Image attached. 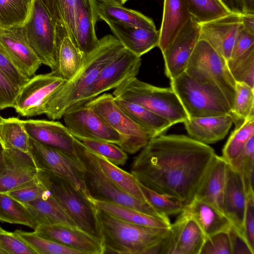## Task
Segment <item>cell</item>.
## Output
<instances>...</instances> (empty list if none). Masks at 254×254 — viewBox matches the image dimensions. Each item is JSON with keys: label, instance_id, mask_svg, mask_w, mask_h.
Listing matches in <instances>:
<instances>
[{"label": "cell", "instance_id": "cell-1", "mask_svg": "<svg viewBox=\"0 0 254 254\" xmlns=\"http://www.w3.org/2000/svg\"><path fill=\"white\" fill-rule=\"evenodd\" d=\"M216 155L210 146L191 137L161 134L134 158L131 174L143 186L184 206L194 198Z\"/></svg>", "mask_w": 254, "mask_h": 254}, {"label": "cell", "instance_id": "cell-2", "mask_svg": "<svg viewBox=\"0 0 254 254\" xmlns=\"http://www.w3.org/2000/svg\"><path fill=\"white\" fill-rule=\"evenodd\" d=\"M124 48L112 35L99 40L96 47L85 57L80 70L65 82L49 101L45 114L48 118L52 120L60 119L66 112L77 107L103 68Z\"/></svg>", "mask_w": 254, "mask_h": 254}, {"label": "cell", "instance_id": "cell-3", "mask_svg": "<svg viewBox=\"0 0 254 254\" xmlns=\"http://www.w3.org/2000/svg\"><path fill=\"white\" fill-rule=\"evenodd\" d=\"M96 210L104 254H159L161 244L168 236L170 228L134 224L97 208Z\"/></svg>", "mask_w": 254, "mask_h": 254}, {"label": "cell", "instance_id": "cell-4", "mask_svg": "<svg viewBox=\"0 0 254 254\" xmlns=\"http://www.w3.org/2000/svg\"><path fill=\"white\" fill-rule=\"evenodd\" d=\"M37 177L79 229L102 242L97 210L93 200L60 175L38 170Z\"/></svg>", "mask_w": 254, "mask_h": 254}, {"label": "cell", "instance_id": "cell-5", "mask_svg": "<svg viewBox=\"0 0 254 254\" xmlns=\"http://www.w3.org/2000/svg\"><path fill=\"white\" fill-rule=\"evenodd\" d=\"M115 98L130 102L168 120L172 125L184 123L189 117L177 95L170 87H158L136 77L129 78L115 88Z\"/></svg>", "mask_w": 254, "mask_h": 254}, {"label": "cell", "instance_id": "cell-6", "mask_svg": "<svg viewBox=\"0 0 254 254\" xmlns=\"http://www.w3.org/2000/svg\"><path fill=\"white\" fill-rule=\"evenodd\" d=\"M73 143L76 156L84 167L86 186L93 199L127 206L158 218H169L118 188L102 172L95 153L74 137Z\"/></svg>", "mask_w": 254, "mask_h": 254}, {"label": "cell", "instance_id": "cell-7", "mask_svg": "<svg viewBox=\"0 0 254 254\" xmlns=\"http://www.w3.org/2000/svg\"><path fill=\"white\" fill-rule=\"evenodd\" d=\"M185 72L200 84L219 89L231 109L236 81L228 69L226 60L205 39L200 37L196 43Z\"/></svg>", "mask_w": 254, "mask_h": 254}, {"label": "cell", "instance_id": "cell-8", "mask_svg": "<svg viewBox=\"0 0 254 254\" xmlns=\"http://www.w3.org/2000/svg\"><path fill=\"white\" fill-rule=\"evenodd\" d=\"M170 81L189 118L230 115L231 107L219 89L200 84L185 72Z\"/></svg>", "mask_w": 254, "mask_h": 254}, {"label": "cell", "instance_id": "cell-9", "mask_svg": "<svg viewBox=\"0 0 254 254\" xmlns=\"http://www.w3.org/2000/svg\"><path fill=\"white\" fill-rule=\"evenodd\" d=\"M105 120L120 136L119 146L126 153L134 154L142 149L152 138L154 131L132 121L117 105L112 94L104 93L85 103Z\"/></svg>", "mask_w": 254, "mask_h": 254}, {"label": "cell", "instance_id": "cell-10", "mask_svg": "<svg viewBox=\"0 0 254 254\" xmlns=\"http://www.w3.org/2000/svg\"><path fill=\"white\" fill-rule=\"evenodd\" d=\"M56 25L40 0H33L29 16L22 25L27 40L41 64L51 71L57 68Z\"/></svg>", "mask_w": 254, "mask_h": 254}, {"label": "cell", "instance_id": "cell-11", "mask_svg": "<svg viewBox=\"0 0 254 254\" xmlns=\"http://www.w3.org/2000/svg\"><path fill=\"white\" fill-rule=\"evenodd\" d=\"M28 153L38 170L49 171L63 177L86 197L93 200L85 183L83 165L77 157L41 144L30 137Z\"/></svg>", "mask_w": 254, "mask_h": 254}, {"label": "cell", "instance_id": "cell-12", "mask_svg": "<svg viewBox=\"0 0 254 254\" xmlns=\"http://www.w3.org/2000/svg\"><path fill=\"white\" fill-rule=\"evenodd\" d=\"M65 80L51 71L30 78L16 96L13 108L22 117L46 114L48 103Z\"/></svg>", "mask_w": 254, "mask_h": 254}, {"label": "cell", "instance_id": "cell-13", "mask_svg": "<svg viewBox=\"0 0 254 254\" xmlns=\"http://www.w3.org/2000/svg\"><path fill=\"white\" fill-rule=\"evenodd\" d=\"M141 60L124 48L101 70L94 83L80 99L78 106L84 105L101 93L116 88L126 80L136 77Z\"/></svg>", "mask_w": 254, "mask_h": 254}, {"label": "cell", "instance_id": "cell-14", "mask_svg": "<svg viewBox=\"0 0 254 254\" xmlns=\"http://www.w3.org/2000/svg\"><path fill=\"white\" fill-rule=\"evenodd\" d=\"M63 117L65 126L76 138L104 141L117 145L120 143L119 133L85 105L66 112Z\"/></svg>", "mask_w": 254, "mask_h": 254}, {"label": "cell", "instance_id": "cell-15", "mask_svg": "<svg viewBox=\"0 0 254 254\" xmlns=\"http://www.w3.org/2000/svg\"><path fill=\"white\" fill-rule=\"evenodd\" d=\"M200 36V24L190 18L162 53L165 62V73L170 80L185 71Z\"/></svg>", "mask_w": 254, "mask_h": 254}, {"label": "cell", "instance_id": "cell-16", "mask_svg": "<svg viewBox=\"0 0 254 254\" xmlns=\"http://www.w3.org/2000/svg\"><path fill=\"white\" fill-rule=\"evenodd\" d=\"M4 157L5 169L0 176V192L38 183V169L28 152L4 148Z\"/></svg>", "mask_w": 254, "mask_h": 254}, {"label": "cell", "instance_id": "cell-17", "mask_svg": "<svg viewBox=\"0 0 254 254\" xmlns=\"http://www.w3.org/2000/svg\"><path fill=\"white\" fill-rule=\"evenodd\" d=\"M205 238L194 220L178 216L162 242L159 254H200Z\"/></svg>", "mask_w": 254, "mask_h": 254}, {"label": "cell", "instance_id": "cell-18", "mask_svg": "<svg viewBox=\"0 0 254 254\" xmlns=\"http://www.w3.org/2000/svg\"><path fill=\"white\" fill-rule=\"evenodd\" d=\"M241 14L231 12L200 24V37L205 39L226 61L230 59L236 39L243 28Z\"/></svg>", "mask_w": 254, "mask_h": 254}, {"label": "cell", "instance_id": "cell-19", "mask_svg": "<svg viewBox=\"0 0 254 254\" xmlns=\"http://www.w3.org/2000/svg\"><path fill=\"white\" fill-rule=\"evenodd\" d=\"M0 46L28 77L34 75L41 63L30 47L22 26L1 27Z\"/></svg>", "mask_w": 254, "mask_h": 254}, {"label": "cell", "instance_id": "cell-20", "mask_svg": "<svg viewBox=\"0 0 254 254\" xmlns=\"http://www.w3.org/2000/svg\"><path fill=\"white\" fill-rule=\"evenodd\" d=\"M39 236L80 252L81 254H103L102 242L78 228L64 225H42L34 230Z\"/></svg>", "mask_w": 254, "mask_h": 254}, {"label": "cell", "instance_id": "cell-21", "mask_svg": "<svg viewBox=\"0 0 254 254\" xmlns=\"http://www.w3.org/2000/svg\"><path fill=\"white\" fill-rule=\"evenodd\" d=\"M29 137L44 145L76 157L74 137L59 122L46 120H21Z\"/></svg>", "mask_w": 254, "mask_h": 254}, {"label": "cell", "instance_id": "cell-22", "mask_svg": "<svg viewBox=\"0 0 254 254\" xmlns=\"http://www.w3.org/2000/svg\"><path fill=\"white\" fill-rule=\"evenodd\" d=\"M247 199L241 175L227 163L226 184L223 197V212L231 222L232 227L243 237V222Z\"/></svg>", "mask_w": 254, "mask_h": 254}, {"label": "cell", "instance_id": "cell-23", "mask_svg": "<svg viewBox=\"0 0 254 254\" xmlns=\"http://www.w3.org/2000/svg\"><path fill=\"white\" fill-rule=\"evenodd\" d=\"M85 57L71 38L63 23L56 25V60L55 73L65 81L71 79L80 70Z\"/></svg>", "mask_w": 254, "mask_h": 254}, {"label": "cell", "instance_id": "cell-24", "mask_svg": "<svg viewBox=\"0 0 254 254\" xmlns=\"http://www.w3.org/2000/svg\"><path fill=\"white\" fill-rule=\"evenodd\" d=\"M194 220L205 237L220 232H228L232 225L225 214L212 205L194 198L184 206L178 216Z\"/></svg>", "mask_w": 254, "mask_h": 254}, {"label": "cell", "instance_id": "cell-25", "mask_svg": "<svg viewBox=\"0 0 254 254\" xmlns=\"http://www.w3.org/2000/svg\"><path fill=\"white\" fill-rule=\"evenodd\" d=\"M114 36L124 47L134 55L141 56L158 47L159 31L107 22Z\"/></svg>", "mask_w": 254, "mask_h": 254}, {"label": "cell", "instance_id": "cell-26", "mask_svg": "<svg viewBox=\"0 0 254 254\" xmlns=\"http://www.w3.org/2000/svg\"><path fill=\"white\" fill-rule=\"evenodd\" d=\"M191 18L186 0H164L158 47L163 53L176 35Z\"/></svg>", "mask_w": 254, "mask_h": 254}, {"label": "cell", "instance_id": "cell-27", "mask_svg": "<svg viewBox=\"0 0 254 254\" xmlns=\"http://www.w3.org/2000/svg\"><path fill=\"white\" fill-rule=\"evenodd\" d=\"M189 134L193 139L207 144L223 139L233 121L229 115L202 118H189L184 123Z\"/></svg>", "mask_w": 254, "mask_h": 254}, {"label": "cell", "instance_id": "cell-28", "mask_svg": "<svg viewBox=\"0 0 254 254\" xmlns=\"http://www.w3.org/2000/svg\"><path fill=\"white\" fill-rule=\"evenodd\" d=\"M227 165V162L222 156L216 155L194 197L212 205L222 212Z\"/></svg>", "mask_w": 254, "mask_h": 254}, {"label": "cell", "instance_id": "cell-29", "mask_svg": "<svg viewBox=\"0 0 254 254\" xmlns=\"http://www.w3.org/2000/svg\"><path fill=\"white\" fill-rule=\"evenodd\" d=\"M97 3L96 0H85L76 19L75 44L85 58L99 42L95 29L99 18Z\"/></svg>", "mask_w": 254, "mask_h": 254}, {"label": "cell", "instance_id": "cell-30", "mask_svg": "<svg viewBox=\"0 0 254 254\" xmlns=\"http://www.w3.org/2000/svg\"><path fill=\"white\" fill-rule=\"evenodd\" d=\"M24 205L32 216L37 227L42 225H64L78 228L49 191L42 197Z\"/></svg>", "mask_w": 254, "mask_h": 254}, {"label": "cell", "instance_id": "cell-31", "mask_svg": "<svg viewBox=\"0 0 254 254\" xmlns=\"http://www.w3.org/2000/svg\"><path fill=\"white\" fill-rule=\"evenodd\" d=\"M97 9L98 17L106 23L114 22L146 29H156L152 19L123 5L97 1Z\"/></svg>", "mask_w": 254, "mask_h": 254}, {"label": "cell", "instance_id": "cell-32", "mask_svg": "<svg viewBox=\"0 0 254 254\" xmlns=\"http://www.w3.org/2000/svg\"><path fill=\"white\" fill-rule=\"evenodd\" d=\"M96 207L120 220L144 226L169 228V218H158L135 209L113 203L93 199Z\"/></svg>", "mask_w": 254, "mask_h": 254}, {"label": "cell", "instance_id": "cell-33", "mask_svg": "<svg viewBox=\"0 0 254 254\" xmlns=\"http://www.w3.org/2000/svg\"><path fill=\"white\" fill-rule=\"evenodd\" d=\"M114 100L121 110L135 124L155 131L158 135L162 134L173 126L168 120L142 106L118 98L114 97Z\"/></svg>", "mask_w": 254, "mask_h": 254}, {"label": "cell", "instance_id": "cell-34", "mask_svg": "<svg viewBox=\"0 0 254 254\" xmlns=\"http://www.w3.org/2000/svg\"><path fill=\"white\" fill-rule=\"evenodd\" d=\"M95 155L99 168L112 183L129 195L147 203L137 181L132 174L122 170L102 156L95 153Z\"/></svg>", "mask_w": 254, "mask_h": 254}, {"label": "cell", "instance_id": "cell-35", "mask_svg": "<svg viewBox=\"0 0 254 254\" xmlns=\"http://www.w3.org/2000/svg\"><path fill=\"white\" fill-rule=\"evenodd\" d=\"M29 139L21 120L16 118L4 119L0 116V141L4 148L28 152Z\"/></svg>", "mask_w": 254, "mask_h": 254}, {"label": "cell", "instance_id": "cell-36", "mask_svg": "<svg viewBox=\"0 0 254 254\" xmlns=\"http://www.w3.org/2000/svg\"><path fill=\"white\" fill-rule=\"evenodd\" d=\"M254 136V116L247 119L235 127L222 150V157L228 163L235 160L243 152L250 138Z\"/></svg>", "mask_w": 254, "mask_h": 254}, {"label": "cell", "instance_id": "cell-37", "mask_svg": "<svg viewBox=\"0 0 254 254\" xmlns=\"http://www.w3.org/2000/svg\"><path fill=\"white\" fill-rule=\"evenodd\" d=\"M230 116L236 127L241 126L251 116H254V88L236 82L235 94Z\"/></svg>", "mask_w": 254, "mask_h": 254}, {"label": "cell", "instance_id": "cell-38", "mask_svg": "<svg viewBox=\"0 0 254 254\" xmlns=\"http://www.w3.org/2000/svg\"><path fill=\"white\" fill-rule=\"evenodd\" d=\"M0 221L34 229L36 224L26 206L6 193L0 192Z\"/></svg>", "mask_w": 254, "mask_h": 254}, {"label": "cell", "instance_id": "cell-39", "mask_svg": "<svg viewBox=\"0 0 254 254\" xmlns=\"http://www.w3.org/2000/svg\"><path fill=\"white\" fill-rule=\"evenodd\" d=\"M33 0H0V25L2 27L22 26Z\"/></svg>", "mask_w": 254, "mask_h": 254}, {"label": "cell", "instance_id": "cell-40", "mask_svg": "<svg viewBox=\"0 0 254 254\" xmlns=\"http://www.w3.org/2000/svg\"><path fill=\"white\" fill-rule=\"evenodd\" d=\"M191 18L201 24L230 13L220 0H186Z\"/></svg>", "mask_w": 254, "mask_h": 254}, {"label": "cell", "instance_id": "cell-41", "mask_svg": "<svg viewBox=\"0 0 254 254\" xmlns=\"http://www.w3.org/2000/svg\"><path fill=\"white\" fill-rule=\"evenodd\" d=\"M228 164L241 175L247 197L254 196V136L249 140L238 157Z\"/></svg>", "mask_w": 254, "mask_h": 254}, {"label": "cell", "instance_id": "cell-42", "mask_svg": "<svg viewBox=\"0 0 254 254\" xmlns=\"http://www.w3.org/2000/svg\"><path fill=\"white\" fill-rule=\"evenodd\" d=\"M14 233L37 254H81L79 251L43 238L35 231L28 232L15 230Z\"/></svg>", "mask_w": 254, "mask_h": 254}, {"label": "cell", "instance_id": "cell-43", "mask_svg": "<svg viewBox=\"0 0 254 254\" xmlns=\"http://www.w3.org/2000/svg\"><path fill=\"white\" fill-rule=\"evenodd\" d=\"M227 64L236 82L254 88V46L239 57L229 59Z\"/></svg>", "mask_w": 254, "mask_h": 254}, {"label": "cell", "instance_id": "cell-44", "mask_svg": "<svg viewBox=\"0 0 254 254\" xmlns=\"http://www.w3.org/2000/svg\"><path fill=\"white\" fill-rule=\"evenodd\" d=\"M76 139L88 150L115 165L123 166L127 162L128 157L126 152L116 144L98 140Z\"/></svg>", "mask_w": 254, "mask_h": 254}, {"label": "cell", "instance_id": "cell-45", "mask_svg": "<svg viewBox=\"0 0 254 254\" xmlns=\"http://www.w3.org/2000/svg\"><path fill=\"white\" fill-rule=\"evenodd\" d=\"M138 184L147 203L161 215L168 217L182 211L184 205L179 201L159 193L138 182Z\"/></svg>", "mask_w": 254, "mask_h": 254}, {"label": "cell", "instance_id": "cell-46", "mask_svg": "<svg viewBox=\"0 0 254 254\" xmlns=\"http://www.w3.org/2000/svg\"><path fill=\"white\" fill-rule=\"evenodd\" d=\"M84 1L85 0H58L62 21L75 45L77 16Z\"/></svg>", "mask_w": 254, "mask_h": 254}, {"label": "cell", "instance_id": "cell-47", "mask_svg": "<svg viewBox=\"0 0 254 254\" xmlns=\"http://www.w3.org/2000/svg\"><path fill=\"white\" fill-rule=\"evenodd\" d=\"M0 71L18 91L30 78L16 65L0 46Z\"/></svg>", "mask_w": 254, "mask_h": 254}, {"label": "cell", "instance_id": "cell-48", "mask_svg": "<svg viewBox=\"0 0 254 254\" xmlns=\"http://www.w3.org/2000/svg\"><path fill=\"white\" fill-rule=\"evenodd\" d=\"M200 254H232L229 231L218 232L206 237Z\"/></svg>", "mask_w": 254, "mask_h": 254}, {"label": "cell", "instance_id": "cell-49", "mask_svg": "<svg viewBox=\"0 0 254 254\" xmlns=\"http://www.w3.org/2000/svg\"><path fill=\"white\" fill-rule=\"evenodd\" d=\"M0 249L6 254H37L31 248L15 235L0 227Z\"/></svg>", "mask_w": 254, "mask_h": 254}, {"label": "cell", "instance_id": "cell-50", "mask_svg": "<svg viewBox=\"0 0 254 254\" xmlns=\"http://www.w3.org/2000/svg\"><path fill=\"white\" fill-rule=\"evenodd\" d=\"M48 192V190L39 182L36 184L10 191L6 193L24 205L42 197Z\"/></svg>", "mask_w": 254, "mask_h": 254}, {"label": "cell", "instance_id": "cell-51", "mask_svg": "<svg viewBox=\"0 0 254 254\" xmlns=\"http://www.w3.org/2000/svg\"><path fill=\"white\" fill-rule=\"evenodd\" d=\"M243 236L250 248L254 252V196L247 197L243 222Z\"/></svg>", "mask_w": 254, "mask_h": 254}, {"label": "cell", "instance_id": "cell-52", "mask_svg": "<svg viewBox=\"0 0 254 254\" xmlns=\"http://www.w3.org/2000/svg\"><path fill=\"white\" fill-rule=\"evenodd\" d=\"M18 91L0 71V110L14 107Z\"/></svg>", "mask_w": 254, "mask_h": 254}, {"label": "cell", "instance_id": "cell-53", "mask_svg": "<svg viewBox=\"0 0 254 254\" xmlns=\"http://www.w3.org/2000/svg\"><path fill=\"white\" fill-rule=\"evenodd\" d=\"M254 46V34L245 30L240 31L235 41L230 59L239 57Z\"/></svg>", "mask_w": 254, "mask_h": 254}, {"label": "cell", "instance_id": "cell-54", "mask_svg": "<svg viewBox=\"0 0 254 254\" xmlns=\"http://www.w3.org/2000/svg\"><path fill=\"white\" fill-rule=\"evenodd\" d=\"M230 236L232 254H254L244 237L233 227L229 231Z\"/></svg>", "mask_w": 254, "mask_h": 254}, {"label": "cell", "instance_id": "cell-55", "mask_svg": "<svg viewBox=\"0 0 254 254\" xmlns=\"http://www.w3.org/2000/svg\"><path fill=\"white\" fill-rule=\"evenodd\" d=\"M56 24L63 23L60 13L58 0H40Z\"/></svg>", "mask_w": 254, "mask_h": 254}, {"label": "cell", "instance_id": "cell-56", "mask_svg": "<svg viewBox=\"0 0 254 254\" xmlns=\"http://www.w3.org/2000/svg\"><path fill=\"white\" fill-rule=\"evenodd\" d=\"M243 29L254 34V13L244 12L241 14Z\"/></svg>", "mask_w": 254, "mask_h": 254}, {"label": "cell", "instance_id": "cell-57", "mask_svg": "<svg viewBox=\"0 0 254 254\" xmlns=\"http://www.w3.org/2000/svg\"><path fill=\"white\" fill-rule=\"evenodd\" d=\"M231 11L238 13H244L243 0H220Z\"/></svg>", "mask_w": 254, "mask_h": 254}, {"label": "cell", "instance_id": "cell-58", "mask_svg": "<svg viewBox=\"0 0 254 254\" xmlns=\"http://www.w3.org/2000/svg\"><path fill=\"white\" fill-rule=\"evenodd\" d=\"M244 12L254 13V0H243Z\"/></svg>", "mask_w": 254, "mask_h": 254}, {"label": "cell", "instance_id": "cell-59", "mask_svg": "<svg viewBox=\"0 0 254 254\" xmlns=\"http://www.w3.org/2000/svg\"><path fill=\"white\" fill-rule=\"evenodd\" d=\"M5 169V161L4 157V148L0 141V176Z\"/></svg>", "mask_w": 254, "mask_h": 254}, {"label": "cell", "instance_id": "cell-60", "mask_svg": "<svg viewBox=\"0 0 254 254\" xmlns=\"http://www.w3.org/2000/svg\"><path fill=\"white\" fill-rule=\"evenodd\" d=\"M128 0H96L98 2L113 3L121 5H123Z\"/></svg>", "mask_w": 254, "mask_h": 254}, {"label": "cell", "instance_id": "cell-61", "mask_svg": "<svg viewBox=\"0 0 254 254\" xmlns=\"http://www.w3.org/2000/svg\"><path fill=\"white\" fill-rule=\"evenodd\" d=\"M0 254H6L4 251H3L1 249H0Z\"/></svg>", "mask_w": 254, "mask_h": 254}, {"label": "cell", "instance_id": "cell-62", "mask_svg": "<svg viewBox=\"0 0 254 254\" xmlns=\"http://www.w3.org/2000/svg\"><path fill=\"white\" fill-rule=\"evenodd\" d=\"M1 27H1V26H0V29L1 28Z\"/></svg>", "mask_w": 254, "mask_h": 254}]
</instances>
